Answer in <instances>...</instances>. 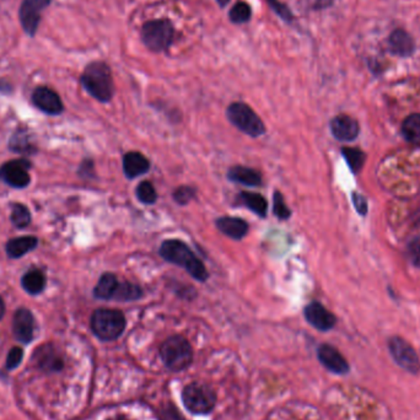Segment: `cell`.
Masks as SVG:
<instances>
[{
    "label": "cell",
    "mask_w": 420,
    "mask_h": 420,
    "mask_svg": "<svg viewBox=\"0 0 420 420\" xmlns=\"http://www.w3.org/2000/svg\"><path fill=\"white\" fill-rule=\"evenodd\" d=\"M215 225L220 233L229 236L231 239L241 240L249 234V224L244 219L235 218V217H223L217 219Z\"/></svg>",
    "instance_id": "obj_17"
},
{
    "label": "cell",
    "mask_w": 420,
    "mask_h": 420,
    "mask_svg": "<svg viewBox=\"0 0 420 420\" xmlns=\"http://www.w3.org/2000/svg\"><path fill=\"white\" fill-rule=\"evenodd\" d=\"M142 38L149 49L154 52H162L172 43L174 27L167 20L146 22L142 28Z\"/></svg>",
    "instance_id": "obj_7"
},
{
    "label": "cell",
    "mask_w": 420,
    "mask_h": 420,
    "mask_svg": "<svg viewBox=\"0 0 420 420\" xmlns=\"http://www.w3.org/2000/svg\"><path fill=\"white\" fill-rule=\"evenodd\" d=\"M330 132L341 142H351L360 132L359 123L346 115H339L330 121Z\"/></svg>",
    "instance_id": "obj_12"
},
{
    "label": "cell",
    "mask_w": 420,
    "mask_h": 420,
    "mask_svg": "<svg viewBox=\"0 0 420 420\" xmlns=\"http://www.w3.org/2000/svg\"><path fill=\"white\" fill-rule=\"evenodd\" d=\"M408 255L412 263L420 268V236L410 241L408 245Z\"/></svg>",
    "instance_id": "obj_34"
},
{
    "label": "cell",
    "mask_w": 420,
    "mask_h": 420,
    "mask_svg": "<svg viewBox=\"0 0 420 420\" xmlns=\"http://www.w3.org/2000/svg\"><path fill=\"white\" fill-rule=\"evenodd\" d=\"M4 312H6V305H4L3 299L0 298V319L4 316Z\"/></svg>",
    "instance_id": "obj_37"
},
{
    "label": "cell",
    "mask_w": 420,
    "mask_h": 420,
    "mask_svg": "<svg viewBox=\"0 0 420 420\" xmlns=\"http://www.w3.org/2000/svg\"><path fill=\"white\" fill-rule=\"evenodd\" d=\"M28 169L25 160H12L0 167V180L14 188H24L30 183Z\"/></svg>",
    "instance_id": "obj_9"
},
{
    "label": "cell",
    "mask_w": 420,
    "mask_h": 420,
    "mask_svg": "<svg viewBox=\"0 0 420 420\" xmlns=\"http://www.w3.org/2000/svg\"><path fill=\"white\" fill-rule=\"evenodd\" d=\"M389 351L394 362L408 373H417L420 370V360L414 349L402 338L394 337L389 339Z\"/></svg>",
    "instance_id": "obj_8"
},
{
    "label": "cell",
    "mask_w": 420,
    "mask_h": 420,
    "mask_svg": "<svg viewBox=\"0 0 420 420\" xmlns=\"http://www.w3.org/2000/svg\"><path fill=\"white\" fill-rule=\"evenodd\" d=\"M126 317L118 310H96L91 317V330L102 341H115L126 330Z\"/></svg>",
    "instance_id": "obj_3"
},
{
    "label": "cell",
    "mask_w": 420,
    "mask_h": 420,
    "mask_svg": "<svg viewBox=\"0 0 420 420\" xmlns=\"http://www.w3.org/2000/svg\"><path fill=\"white\" fill-rule=\"evenodd\" d=\"M353 203H354V207L357 209L358 213L367 214V201H365V198L362 197V194L354 193V194H353Z\"/></svg>",
    "instance_id": "obj_36"
},
{
    "label": "cell",
    "mask_w": 420,
    "mask_h": 420,
    "mask_svg": "<svg viewBox=\"0 0 420 420\" xmlns=\"http://www.w3.org/2000/svg\"><path fill=\"white\" fill-rule=\"evenodd\" d=\"M51 0H24L20 8V22L24 30L30 35L35 36L37 31L41 14L49 6Z\"/></svg>",
    "instance_id": "obj_10"
},
{
    "label": "cell",
    "mask_w": 420,
    "mask_h": 420,
    "mask_svg": "<svg viewBox=\"0 0 420 420\" xmlns=\"http://www.w3.org/2000/svg\"><path fill=\"white\" fill-rule=\"evenodd\" d=\"M229 16L231 22H236V24H244L250 20L251 8L246 4L245 1H239L233 6Z\"/></svg>",
    "instance_id": "obj_30"
},
{
    "label": "cell",
    "mask_w": 420,
    "mask_h": 420,
    "mask_svg": "<svg viewBox=\"0 0 420 420\" xmlns=\"http://www.w3.org/2000/svg\"><path fill=\"white\" fill-rule=\"evenodd\" d=\"M196 196V190L192 188L190 186H181L178 188H176V191L174 192V199L176 203L181 204V205H186L188 203L191 202L192 199Z\"/></svg>",
    "instance_id": "obj_32"
},
{
    "label": "cell",
    "mask_w": 420,
    "mask_h": 420,
    "mask_svg": "<svg viewBox=\"0 0 420 420\" xmlns=\"http://www.w3.org/2000/svg\"><path fill=\"white\" fill-rule=\"evenodd\" d=\"M228 178L231 182L247 187H258L262 185L261 172L246 166L231 167L228 172Z\"/></svg>",
    "instance_id": "obj_18"
},
{
    "label": "cell",
    "mask_w": 420,
    "mask_h": 420,
    "mask_svg": "<svg viewBox=\"0 0 420 420\" xmlns=\"http://www.w3.org/2000/svg\"><path fill=\"white\" fill-rule=\"evenodd\" d=\"M342 154L346 158V162L353 172H359L362 170L364 161H365V154L362 153V150L357 149V148H343Z\"/></svg>",
    "instance_id": "obj_27"
},
{
    "label": "cell",
    "mask_w": 420,
    "mask_h": 420,
    "mask_svg": "<svg viewBox=\"0 0 420 420\" xmlns=\"http://www.w3.org/2000/svg\"><path fill=\"white\" fill-rule=\"evenodd\" d=\"M182 401L193 414H208L217 405V394L204 383H191L183 389Z\"/></svg>",
    "instance_id": "obj_6"
},
{
    "label": "cell",
    "mask_w": 420,
    "mask_h": 420,
    "mask_svg": "<svg viewBox=\"0 0 420 420\" xmlns=\"http://www.w3.org/2000/svg\"><path fill=\"white\" fill-rule=\"evenodd\" d=\"M389 47L399 57H410L414 52V41L405 30H394L389 40Z\"/></svg>",
    "instance_id": "obj_19"
},
{
    "label": "cell",
    "mask_w": 420,
    "mask_h": 420,
    "mask_svg": "<svg viewBox=\"0 0 420 420\" xmlns=\"http://www.w3.org/2000/svg\"><path fill=\"white\" fill-rule=\"evenodd\" d=\"M33 330L35 319L31 312L26 309L17 310L12 321V330L16 339L22 343H30L33 338Z\"/></svg>",
    "instance_id": "obj_15"
},
{
    "label": "cell",
    "mask_w": 420,
    "mask_h": 420,
    "mask_svg": "<svg viewBox=\"0 0 420 420\" xmlns=\"http://www.w3.org/2000/svg\"><path fill=\"white\" fill-rule=\"evenodd\" d=\"M37 355L40 367L46 371H58L63 367L62 359L48 346H46L44 349L37 351Z\"/></svg>",
    "instance_id": "obj_25"
},
{
    "label": "cell",
    "mask_w": 420,
    "mask_h": 420,
    "mask_svg": "<svg viewBox=\"0 0 420 420\" xmlns=\"http://www.w3.org/2000/svg\"><path fill=\"white\" fill-rule=\"evenodd\" d=\"M110 420H127L126 418H123V417H116V418H112Z\"/></svg>",
    "instance_id": "obj_39"
},
{
    "label": "cell",
    "mask_w": 420,
    "mask_h": 420,
    "mask_svg": "<svg viewBox=\"0 0 420 420\" xmlns=\"http://www.w3.org/2000/svg\"><path fill=\"white\" fill-rule=\"evenodd\" d=\"M268 4H269V6H271V9L276 11L278 15L283 17L284 20H287V22L292 20V17H293L292 12H290V10L287 9V6L282 4L280 1H278V0H268Z\"/></svg>",
    "instance_id": "obj_35"
},
{
    "label": "cell",
    "mask_w": 420,
    "mask_h": 420,
    "mask_svg": "<svg viewBox=\"0 0 420 420\" xmlns=\"http://www.w3.org/2000/svg\"><path fill=\"white\" fill-rule=\"evenodd\" d=\"M303 314L310 325L322 332L332 330L337 322L335 314L326 309L322 303H316V301L309 303L305 308Z\"/></svg>",
    "instance_id": "obj_11"
},
{
    "label": "cell",
    "mask_w": 420,
    "mask_h": 420,
    "mask_svg": "<svg viewBox=\"0 0 420 420\" xmlns=\"http://www.w3.org/2000/svg\"><path fill=\"white\" fill-rule=\"evenodd\" d=\"M11 221L16 228H20V229L26 228L27 225L31 223V214L25 205L15 204L11 212Z\"/></svg>",
    "instance_id": "obj_29"
},
{
    "label": "cell",
    "mask_w": 420,
    "mask_h": 420,
    "mask_svg": "<svg viewBox=\"0 0 420 420\" xmlns=\"http://www.w3.org/2000/svg\"><path fill=\"white\" fill-rule=\"evenodd\" d=\"M160 355L166 367L174 373L185 370L193 360L191 344L181 335L167 338L160 348Z\"/></svg>",
    "instance_id": "obj_4"
},
{
    "label": "cell",
    "mask_w": 420,
    "mask_h": 420,
    "mask_svg": "<svg viewBox=\"0 0 420 420\" xmlns=\"http://www.w3.org/2000/svg\"><path fill=\"white\" fill-rule=\"evenodd\" d=\"M143 296V289L133 283L123 282L118 284L113 300L117 301H134Z\"/></svg>",
    "instance_id": "obj_26"
},
{
    "label": "cell",
    "mask_w": 420,
    "mask_h": 420,
    "mask_svg": "<svg viewBox=\"0 0 420 420\" xmlns=\"http://www.w3.org/2000/svg\"><path fill=\"white\" fill-rule=\"evenodd\" d=\"M81 84L100 102H108L113 96L115 86L111 70L102 62H94L86 67L85 72L81 75Z\"/></svg>",
    "instance_id": "obj_2"
},
{
    "label": "cell",
    "mask_w": 420,
    "mask_h": 420,
    "mask_svg": "<svg viewBox=\"0 0 420 420\" xmlns=\"http://www.w3.org/2000/svg\"><path fill=\"white\" fill-rule=\"evenodd\" d=\"M226 115L231 124L252 138L261 137L266 133L264 123L262 122L260 116L244 102L231 103L228 107Z\"/></svg>",
    "instance_id": "obj_5"
},
{
    "label": "cell",
    "mask_w": 420,
    "mask_h": 420,
    "mask_svg": "<svg viewBox=\"0 0 420 420\" xmlns=\"http://www.w3.org/2000/svg\"><path fill=\"white\" fill-rule=\"evenodd\" d=\"M317 355H319V362H322V365L327 367L332 373L343 375L349 371L348 362L341 353L335 349V346H330V344L319 346Z\"/></svg>",
    "instance_id": "obj_13"
},
{
    "label": "cell",
    "mask_w": 420,
    "mask_h": 420,
    "mask_svg": "<svg viewBox=\"0 0 420 420\" xmlns=\"http://www.w3.org/2000/svg\"><path fill=\"white\" fill-rule=\"evenodd\" d=\"M118 284H119V282H118L117 277L115 274L105 273L100 278V280L97 283L95 290H94L95 298L100 299V300H113L116 290H117Z\"/></svg>",
    "instance_id": "obj_22"
},
{
    "label": "cell",
    "mask_w": 420,
    "mask_h": 420,
    "mask_svg": "<svg viewBox=\"0 0 420 420\" xmlns=\"http://www.w3.org/2000/svg\"><path fill=\"white\" fill-rule=\"evenodd\" d=\"M220 6H226L228 3H229L230 0H217Z\"/></svg>",
    "instance_id": "obj_38"
},
{
    "label": "cell",
    "mask_w": 420,
    "mask_h": 420,
    "mask_svg": "<svg viewBox=\"0 0 420 420\" xmlns=\"http://www.w3.org/2000/svg\"><path fill=\"white\" fill-rule=\"evenodd\" d=\"M38 245V240L33 236H24L16 237L6 244V253L10 258H20L28 253Z\"/></svg>",
    "instance_id": "obj_20"
},
{
    "label": "cell",
    "mask_w": 420,
    "mask_h": 420,
    "mask_svg": "<svg viewBox=\"0 0 420 420\" xmlns=\"http://www.w3.org/2000/svg\"><path fill=\"white\" fill-rule=\"evenodd\" d=\"M239 199L240 202L249 208L252 213H255L261 218H266L267 213H268V203L263 196L258 193H252V192H241L239 194Z\"/></svg>",
    "instance_id": "obj_21"
},
{
    "label": "cell",
    "mask_w": 420,
    "mask_h": 420,
    "mask_svg": "<svg viewBox=\"0 0 420 420\" xmlns=\"http://www.w3.org/2000/svg\"><path fill=\"white\" fill-rule=\"evenodd\" d=\"M160 255L172 264L185 268V271L198 282H205L209 274L194 252L180 240H166L160 246Z\"/></svg>",
    "instance_id": "obj_1"
},
{
    "label": "cell",
    "mask_w": 420,
    "mask_h": 420,
    "mask_svg": "<svg viewBox=\"0 0 420 420\" xmlns=\"http://www.w3.org/2000/svg\"><path fill=\"white\" fill-rule=\"evenodd\" d=\"M149 170V160L138 151H129L123 156V172L129 180L137 178Z\"/></svg>",
    "instance_id": "obj_16"
},
{
    "label": "cell",
    "mask_w": 420,
    "mask_h": 420,
    "mask_svg": "<svg viewBox=\"0 0 420 420\" xmlns=\"http://www.w3.org/2000/svg\"><path fill=\"white\" fill-rule=\"evenodd\" d=\"M137 197L144 204H154L158 199V193L155 191V187L151 182L143 181L137 187Z\"/></svg>",
    "instance_id": "obj_28"
},
{
    "label": "cell",
    "mask_w": 420,
    "mask_h": 420,
    "mask_svg": "<svg viewBox=\"0 0 420 420\" xmlns=\"http://www.w3.org/2000/svg\"><path fill=\"white\" fill-rule=\"evenodd\" d=\"M22 284L27 293L36 295L42 293L43 289L46 287V277L42 271H28L22 277Z\"/></svg>",
    "instance_id": "obj_23"
},
{
    "label": "cell",
    "mask_w": 420,
    "mask_h": 420,
    "mask_svg": "<svg viewBox=\"0 0 420 420\" xmlns=\"http://www.w3.org/2000/svg\"><path fill=\"white\" fill-rule=\"evenodd\" d=\"M22 357H24V351H22V348H19V346L12 348L9 351L8 358H6V367L11 370V369H15V367H19L20 362H22Z\"/></svg>",
    "instance_id": "obj_33"
},
{
    "label": "cell",
    "mask_w": 420,
    "mask_h": 420,
    "mask_svg": "<svg viewBox=\"0 0 420 420\" xmlns=\"http://www.w3.org/2000/svg\"><path fill=\"white\" fill-rule=\"evenodd\" d=\"M273 210H274L276 217L282 219V220H287V219L290 218V215H292L290 209H289V207L285 204L284 197H283L282 193L279 191L276 192V193H274V197H273Z\"/></svg>",
    "instance_id": "obj_31"
},
{
    "label": "cell",
    "mask_w": 420,
    "mask_h": 420,
    "mask_svg": "<svg viewBox=\"0 0 420 420\" xmlns=\"http://www.w3.org/2000/svg\"><path fill=\"white\" fill-rule=\"evenodd\" d=\"M32 101L41 111L48 115H59L63 111L60 97L48 87H37L32 95Z\"/></svg>",
    "instance_id": "obj_14"
},
{
    "label": "cell",
    "mask_w": 420,
    "mask_h": 420,
    "mask_svg": "<svg viewBox=\"0 0 420 420\" xmlns=\"http://www.w3.org/2000/svg\"><path fill=\"white\" fill-rule=\"evenodd\" d=\"M402 133L410 143L420 146V113L410 115L402 124Z\"/></svg>",
    "instance_id": "obj_24"
}]
</instances>
